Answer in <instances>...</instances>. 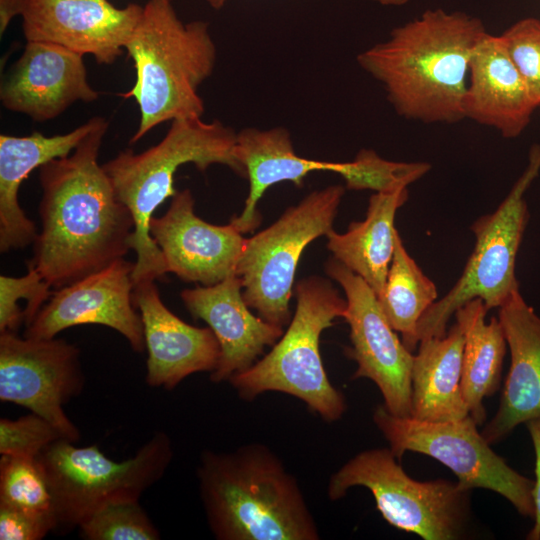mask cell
<instances>
[{
    "instance_id": "obj_1",
    "label": "cell",
    "mask_w": 540,
    "mask_h": 540,
    "mask_svg": "<svg viewBox=\"0 0 540 540\" xmlns=\"http://www.w3.org/2000/svg\"><path fill=\"white\" fill-rule=\"evenodd\" d=\"M108 126L103 118L71 154L40 167L41 230L28 268L54 290L124 258L131 249L133 216L98 164Z\"/></svg>"
},
{
    "instance_id": "obj_2",
    "label": "cell",
    "mask_w": 540,
    "mask_h": 540,
    "mask_svg": "<svg viewBox=\"0 0 540 540\" xmlns=\"http://www.w3.org/2000/svg\"><path fill=\"white\" fill-rule=\"evenodd\" d=\"M485 33L478 18L428 10L393 29L387 41L362 52L357 60L384 85L400 116L454 123L464 118L469 60Z\"/></svg>"
},
{
    "instance_id": "obj_3",
    "label": "cell",
    "mask_w": 540,
    "mask_h": 540,
    "mask_svg": "<svg viewBox=\"0 0 540 540\" xmlns=\"http://www.w3.org/2000/svg\"><path fill=\"white\" fill-rule=\"evenodd\" d=\"M209 528L218 540H318L296 478L266 445L205 450L197 468Z\"/></svg>"
},
{
    "instance_id": "obj_4",
    "label": "cell",
    "mask_w": 540,
    "mask_h": 540,
    "mask_svg": "<svg viewBox=\"0 0 540 540\" xmlns=\"http://www.w3.org/2000/svg\"><path fill=\"white\" fill-rule=\"evenodd\" d=\"M236 135L217 120L207 123L201 117L177 119L155 146L139 154L132 149L123 150L102 165L118 200L134 219L130 239L131 249L137 255L133 284L161 280L168 273L149 226L155 210L178 192L174 188V174L180 166L193 163L203 172L212 164H223L238 175L246 176L234 152Z\"/></svg>"
},
{
    "instance_id": "obj_5",
    "label": "cell",
    "mask_w": 540,
    "mask_h": 540,
    "mask_svg": "<svg viewBox=\"0 0 540 540\" xmlns=\"http://www.w3.org/2000/svg\"><path fill=\"white\" fill-rule=\"evenodd\" d=\"M170 0H149L125 49L134 62L136 81L124 96L140 111L130 143L166 121L200 118L204 102L198 90L215 65L216 48L204 21L184 24Z\"/></svg>"
},
{
    "instance_id": "obj_6",
    "label": "cell",
    "mask_w": 540,
    "mask_h": 540,
    "mask_svg": "<svg viewBox=\"0 0 540 540\" xmlns=\"http://www.w3.org/2000/svg\"><path fill=\"white\" fill-rule=\"evenodd\" d=\"M294 294L296 309L287 330L269 353L228 381L245 401L268 391L286 393L302 400L323 420L334 422L347 405L327 376L319 341L335 319L344 318L347 301L328 279L319 276L299 281Z\"/></svg>"
},
{
    "instance_id": "obj_7",
    "label": "cell",
    "mask_w": 540,
    "mask_h": 540,
    "mask_svg": "<svg viewBox=\"0 0 540 540\" xmlns=\"http://www.w3.org/2000/svg\"><path fill=\"white\" fill-rule=\"evenodd\" d=\"M173 458L170 437L162 431L123 461H114L98 446L77 447L60 439L38 457L52 493L57 528L78 527L109 504L139 501L165 474Z\"/></svg>"
},
{
    "instance_id": "obj_8",
    "label": "cell",
    "mask_w": 540,
    "mask_h": 540,
    "mask_svg": "<svg viewBox=\"0 0 540 540\" xmlns=\"http://www.w3.org/2000/svg\"><path fill=\"white\" fill-rule=\"evenodd\" d=\"M390 448L364 450L332 474L328 497H345L353 487L373 495L384 520L424 540L461 539L471 517V490L446 479L411 478Z\"/></svg>"
},
{
    "instance_id": "obj_9",
    "label": "cell",
    "mask_w": 540,
    "mask_h": 540,
    "mask_svg": "<svg viewBox=\"0 0 540 540\" xmlns=\"http://www.w3.org/2000/svg\"><path fill=\"white\" fill-rule=\"evenodd\" d=\"M540 173V144L529 150L527 165L508 195L491 214L472 225L474 249L454 286L423 314L416 342L442 337L455 312L470 300L481 299L488 310L501 307L519 291L516 257L529 220L525 193Z\"/></svg>"
},
{
    "instance_id": "obj_10",
    "label": "cell",
    "mask_w": 540,
    "mask_h": 540,
    "mask_svg": "<svg viewBox=\"0 0 540 540\" xmlns=\"http://www.w3.org/2000/svg\"><path fill=\"white\" fill-rule=\"evenodd\" d=\"M344 192L340 185L313 191L271 226L245 239L235 273L247 306L263 320L281 328L289 324L299 259L313 240L333 229Z\"/></svg>"
},
{
    "instance_id": "obj_11",
    "label": "cell",
    "mask_w": 540,
    "mask_h": 540,
    "mask_svg": "<svg viewBox=\"0 0 540 540\" xmlns=\"http://www.w3.org/2000/svg\"><path fill=\"white\" fill-rule=\"evenodd\" d=\"M373 422L398 460L406 452L432 457L453 472L461 487L496 492L519 514L534 518V480L514 470L491 449L470 415L430 422L395 416L382 404L375 408Z\"/></svg>"
},
{
    "instance_id": "obj_12",
    "label": "cell",
    "mask_w": 540,
    "mask_h": 540,
    "mask_svg": "<svg viewBox=\"0 0 540 540\" xmlns=\"http://www.w3.org/2000/svg\"><path fill=\"white\" fill-rule=\"evenodd\" d=\"M85 385L79 349L63 339L0 333V401L29 409L76 442L77 426L63 406Z\"/></svg>"
},
{
    "instance_id": "obj_13",
    "label": "cell",
    "mask_w": 540,
    "mask_h": 540,
    "mask_svg": "<svg viewBox=\"0 0 540 540\" xmlns=\"http://www.w3.org/2000/svg\"><path fill=\"white\" fill-rule=\"evenodd\" d=\"M325 269L346 296L344 319L352 344L346 353L357 364L352 378L373 381L391 414L410 417L414 355L390 325L374 291L359 275L334 257Z\"/></svg>"
},
{
    "instance_id": "obj_14",
    "label": "cell",
    "mask_w": 540,
    "mask_h": 540,
    "mask_svg": "<svg viewBox=\"0 0 540 540\" xmlns=\"http://www.w3.org/2000/svg\"><path fill=\"white\" fill-rule=\"evenodd\" d=\"M134 266L121 258L55 289L23 336L50 339L73 326L99 324L119 332L135 352L142 353L146 348L143 322L132 298Z\"/></svg>"
},
{
    "instance_id": "obj_15",
    "label": "cell",
    "mask_w": 540,
    "mask_h": 540,
    "mask_svg": "<svg viewBox=\"0 0 540 540\" xmlns=\"http://www.w3.org/2000/svg\"><path fill=\"white\" fill-rule=\"evenodd\" d=\"M143 12L130 3L117 8L108 0H25L21 13L27 41L63 46L112 64L122 54Z\"/></svg>"
},
{
    "instance_id": "obj_16",
    "label": "cell",
    "mask_w": 540,
    "mask_h": 540,
    "mask_svg": "<svg viewBox=\"0 0 540 540\" xmlns=\"http://www.w3.org/2000/svg\"><path fill=\"white\" fill-rule=\"evenodd\" d=\"M194 204L189 189L177 192L166 213L152 217L149 231L168 272L212 286L235 273L246 238L231 223L219 226L202 220Z\"/></svg>"
},
{
    "instance_id": "obj_17",
    "label": "cell",
    "mask_w": 540,
    "mask_h": 540,
    "mask_svg": "<svg viewBox=\"0 0 540 540\" xmlns=\"http://www.w3.org/2000/svg\"><path fill=\"white\" fill-rule=\"evenodd\" d=\"M87 80L83 55L63 46L27 41L0 88L2 105L35 121L56 118L77 101L98 98Z\"/></svg>"
},
{
    "instance_id": "obj_18",
    "label": "cell",
    "mask_w": 540,
    "mask_h": 540,
    "mask_svg": "<svg viewBox=\"0 0 540 540\" xmlns=\"http://www.w3.org/2000/svg\"><path fill=\"white\" fill-rule=\"evenodd\" d=\"M132 298L143 322L148 386L172 390L194 373L215 370L220 345L210 327L192 326L171 312L155 280L134 284Z\"/></svg>"
},
{
    "instance_id": "obj_19",
    "label": "cell",
    "mask_w": 540,
    "mask_h": 540,
    "mask_svg": "<svg viewBox=\"0 0 540 540\" xmlns=\"http://www.w3.org/2000/svg\"><path fill=\"white\" fill-rule=\"evenodd\" d=\"M180 297L190 314L205 321L219 342V362L210 373L214 383L248 369L284 333L283 328L251 313L236 273L212 286L185 289Z\"/></svg>"
},
{
    "instance_id": "obj_20",
    "label": "cell",
    "mask_w": 540,
    "mask_h": 540,
    "mask_svg": "<svg viewBox=\"0 0 540 540\" xmlns=\"http://www.w3.org/2000/svg\"><path fill=\"white\" fill-rule=\"evenodd\" d=\"M498 319L510 350V367L498 410L481 431L490 445L517 426L540 419V316L518 291L499 307Z\"/></svg>"
},
{
    "instance_id": "obj_21",
    "label": "cell",
    "mask_w": 540,
    "mask_h": 540,
    "mask_svg": "<svg viewBox=\"0 0 540 540\" xmlns=\"http://www.w3.org/2000/svg\"><path fill=\"white\" fill-rule=\"evenodd\" d=\"M470 82L463 98L464 118L519 136L536 109L501 36L485 33L469 60Z\"/></svg>"
},
{
    "instance_id": "obj_22",
    "label": "cell",
    "mask_w": 540,
    "mask_h": 540,
    "mask_svg": "<svg viewBox=\"0 0 540 540\" xmlns=\"http://www.w3.org/2000/svg\"><path fill=\"white\" fill-rule=\"evenodd\" d=\"M102 119L93 117L66 134L50 137L38 131L21 137L0 135L1 253L28 246L38 234L35 224L25 215L18 201L22 182L34 169L71 154Z\"/></svg>"
},
{
    "instance_id": "obj_23",
    "label": "cell",
    "mask_w": 540,
    "mask_h": 540,
    "mask_svg": "<svg viewBox=\"0 0 540 540\" xmlns=\"http://www.w3.org/2000/svg\"><path fill=\"white\" fill-rule=\"evenodd\" d=\"M235 156L249 179V194L243 211L230 223L242 234L254 231L261 222L257 204L272 185L289 181L302 186L313 171L339 174L342 162L310 160L295 153L289 132L277 127L270 130L243 129L236 135Z\"/></svg>"
},
{
    "instance_id": "obj_24",
    "label": "cell",
    "mask_w": 540,
    "mask_h": 540,
    "mask_svg": "<svg viewBox=\"0 0 540 540\" xmlns=\"http://www.w3.org/2000/svg\"><path fill=\"white\" fill-rule=\"evenodd\" d=\"M463 348L457 322L444 336L419 341L411 372V417L448 422L469 415L461 388Z\"/></svg>"
},
{
    "instance_id": "obj_25",
    "label": "cell",
    "mask_w": 540,
    "mask_h": 540,
    "mask_svg": "<svg viewBox=\"0 0 540 540\" xmlns=\"http://www.w3.org/2000/svg\"><path fill=\"white\" fill-rule=\"evenodd\" d=\"M408 199V190L375 192L369 199L366 218L350 223L345 233L333 229L326 235L334 258L359 275L381 295L395 249L394 220Z\"/></svg>"
},
{
    "instance_id": "obj_26",
    "label": "cell",
    "mask_w": 540,
    "mask_h": 540,
    "mask_svg": "<svg viewBox=\"0 0 540 540\" xmlns=\"http://www.w3.org/2000/svg\"><path fill=\"white\" fill-rule=\"evenodd\" d=\"M484 302L473 299L455 312L464 336L461 388L469 415L478 425L486 419L483 400L500 386L507 341L498 318L486 321Z\"/></svg>"
},
{
    "instance_id": "obj_27",
    "label": "cell",
    "mask_w": 540,
    "mask_h": 540,
    "mask_svg": "<svg viewBox=\"0 0 540 540\" xmlns=\"http://www.w3.org/2000/svg\"><path fill=\"white\" fill-rule=\"evenodd\" d=\"M437 297L436 285L409 255L397 231L385 286L377 299L390 325L401 334L411 352L418 345L415 338L418 322Z\"/></svg>"
},
{
    "instance_id": "obj_28",
    "label": "cell",
    "mask_w": 540,
    "mask_h": 540,
    "mask_svg": "<svg viewBox=\"0 0 540 540\" xmlns=\"http://www.w3.org/2000/svg\"><path fill=\"white\" fill-rule=\"evenodd\" d=\"M0 505L56 520L49 483L37 458L1 455Z\"/></svg>"
},
{
    "instance_id": "obj_29",
    "label": "cell",
    "mask_w": 540,
    "mask_h": 540,
    "mask_svg": "<svg viewBox=\"0 0 540 540\" xmlns=\"http://www.w3.org/2000/svg\"><path fill=\"white\" fill-rule=\"evenodd\" d=\"M431 169L426 162H394L375 151L361 149L353 161L344 162L340 174L351 190L392 192L407 188Z\"/></svg>"
},
{
    "instance_id": "obj_30",
    "label": "cell",
    "mask_w": 540,
    "mask_h": 540,
    "mask_svg": "<svg viewBox=\"0 0 540 540\" xmlns=\"http://www.w3.org/2000/svg\"><path fill=\"white\" fill-rule=\"evenodd\" d=\"M87 540H158L160 533L139 501L109 504L79 526Z\"/></svg>"
},
{
    "instance_id": "obj_31",
    "label": "cell",
    "mask_w": 540,
    "mask_h": 540,
    "mask_svg": "<svg viewBox=\"0 0 540 540\" xmlns=\"http://www.w3.org/2000/svg\"><path fill=\"white\" fill-rule=\"evenodd\" d=\"M51 286L40 273L28 268L21 277L0 276V333L28 326L50 298Z\"/></svg>"
},
{
    "instance_id": "obj_32",
    "label": "cell",
    "mask_w": 540,
    "mask_h": 540,
    "mask_svg": "<svg viewBox=\"0 0 540 540\" xmlns=\"http://www.w3.org/2000/svg\"><path fill=\"white\" fill-rule=\"evenodd\" d=\"M65 439L58 428L36 413L0 419V454L36 459L52 443Z\"/></svg>"
},
{
    "instance_id": "obj_33",
    "label": "cell",
    "mask_w": 540,
    "mask_h": 540,
    "mask_svg": "<svg viewBox=\"0 0 540 540\" xmlns=\"http://www.w3.org/2000/svg\"><path fill=\"white\" fill-rule=\"evenodd\" d=\"M508 55L522 77L531 100L540 106V20L517 21L500 35Z\"/></svg>"
},
{
    "instance_id": "obj_34",
    "label": "cell",
    "mask_w": 540,
    "mask_h": 540,
    "mask_svg": "<svg viewBox=\"0 0 540 540\" xmlns=\"http://www.w3.org/2000/svg\"><path fill=\"white\" fill-rule=\"evenodd\" d=\"M57 529L55 519L0 505L1 540H40Z\"/></svg>"
},
{
    "instance_id": "obj_35",
    "label": "cell",
    "mask_w": 540,
    "mask_h": 540,
    "mask_svg": "<svg viewBox=\"0 0 540 540\" xmlns=\"http://www.w3.org/2000/svg\"><path fill=\"white\" fill-rule=\"evenodd\" d=\"M535 452V480L533 487L534 525L527 535L529 540H540V419L526 423Z\"/></svg>"
},
{
    "instance_id": "obj_36",
    "label": "cell",
    "mask_w": 540,
    "mask_h": 540,
    "mask_svg": "<svg viewBox=\"0 0 540 540\" xmlns=\"http://www.w3.org/2000/svg\"><path fill=\"white\" fill-rule=\"evenodd\" d=\"M25 0H0V34L7 29L11 20L21 15Z\"/></svg>"
},
{
    "instance_id": "obj_37",
    "label": "cell",
    "mask_w": 540,
    "mask_h": 540,
    "mask_svg": "<svg viewBox=\"0 0 540 540\" xmlns=\"http://www.w3.org/2000/svg\"><path fill=\"white\" fill-rule=\"evenodd\" d=\"M213 8H221L227 0H206ZM382 4H403L407 0H377Z\"/></svg>"
},
{
    "instance_id": "obj_38",
    "label": "cell",
    "mask_w": 540,
    "mask_h": 540,
    "mask_svg": "<svg viewBox=\"0 0 540 540\" xmlns=\"http://www.w3.org/2000/svg\"><path fill=\"white\" fill-rule=\"evenodd\" d=\"M170 1H172V0H170Z\"/></svg>"
}]
</instances>
